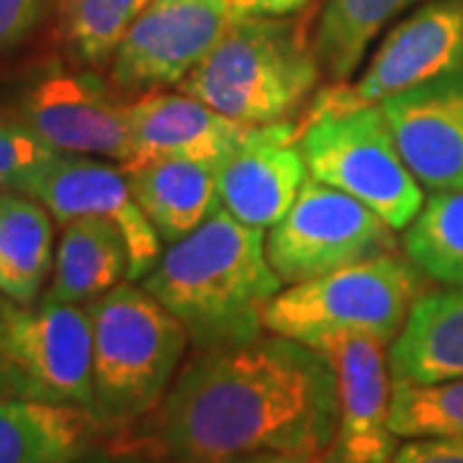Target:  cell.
Listing matches in <instances>:
<instances>
[{
  "label": "cell",
  "mask_w": 463,
  "mask_h": 463,
  "mask_svg": "<svg viewBox=\"0 0 463 463\" xmlns=\"http://www.w3.org/2000/svg\"><path fill=\"white\" fill-rule=\"evenodd\" d=\"M298 149L309 175L358 199L392 227L407 230L425 206L381 106L304 116Z\"/></svg>",
  "instance_id": "obj_6"
},
{
  "label": "cell",
  "mask_w": 463,
  "mask_h": 463,
  "mask_svg": "<svg viewBox=\"0 0 463 463\" xmlns=\"http://www.w3.org/2000/svg\"><path fill=\"white\" fill-rule=\"evenodd\" d=\"M24 124L62 155L132 160L129 103L118 100L93 72H50L21 100Z\"/></svg>",
  "instance_id": "obj_12"
},
{
  "label": "cell",
  "mask_w": 463,
  "mask_h": 463,
  "mask_svg": "<svg viewBox=\"0 0 463 463\" xmlns=\"http://www.w3.org/2000/svg\"><path fill=\"white\" fill-rule=\"evenodd\" d=\"M412 3L417 0H327L312 42L327 78L335 83L353 78L368 44Z\"/></svg>",
  "instance_id": "obj_22"
},
{
  "label": "cell",
  "mask_w": 463,
  "mask_h": 463,
  "mask_svg": "<svg viewBox=\"0 0 463 463\" xmlns=\"http://www.w3.org/2000/svg\"><path fill=\"white\" fill-rule=\"evenodd\" d=\"M319 60L288 16L234 18L216 47L181 83L183 93L245 124L286 121L312 99Z\"/></svg>",
  "instance_id": "obj_4"
},
{
  "label": "cell",
  "mask_w": 463,
  "mask_h": 463,
  "mask_svg": "<svg viewBox=\"0 0 463 463\" xmlns=\"http://www.w3.org/2000/svg\"><path fill=\"white\" fill-rule=\"evenodd\" d=\"M402 242L428 279L463 288V191L432 194Z\"/></svg>",
  "instance_id": "obj_23"
},
{
  "label": "cell",
  "mask_w": 463,
  "mask_h": 463,
  "mask_svg": "<svg viewBox=\"0 0 463 463\" xmlns=\"http://www.w3.org/2000/svg\"><path fill=\"white\" fill-rule=\"evenodd\" d=\"M149 3L152 0H62L60 21L72 54L88 65L111 60Z\"/></svg>",
  "instance_id": "obj_25"
},
{
  "label": "cell",
  "mask_w": 463,
  "mask_h": 463,
  "mask_svg": "<svg viewBox=\"0 0 463 463\" xmlns=\"http://www.w3.org/2000/svg\"><path fill=\"white\" fill-rule=\"evenodd\" d=\"M75 463H163V461L152 458V456L142 453V450H137V448L114 443V446H109V448L93 446Z\"/></svg>",
  "instance_id": "obj_30"
},
{
  "label": "cell",
  "mask_w": 463,
  "mask_h": 463,
  "mask_svg": "<svg viewBox=\"0 0 463 463\" xmlns=\"http://www.w3.org/2000/svg\"><path fill=\"white\" fill-rule=\"evenodd\" d=\"M297 139L298 124L288 118L252 124L214 163L222 209L237 222L260 230L281 222L309 178Z\"/></svg>",
  "instance_id": "obj_14"
},
{
  "label": "cell",
  "mask_w": 463,
  "mask_h": 463,
  "mask_svg": "<svg viewBox=\"0 0 463 463\" xmlns=\"http://www.w3.org/2000/svg\"><path fill=\"white\" fill-rule=\"evenodd\" d=\"M389 425L399 440L463 438V376L394 383Z\"/></svg>",
  "instance_id": "obj_24"
},
{
  "label": "cell",
  "mask_w": 463,
  "mask_h": 463,
  "mask_svg": "<svg viewBox=\"0 0 463 463\" xmlns=\"http://www.w3.org/2000/svg\"><path fill=\"white\" fill-rule=\"evenodd\" d=\"M394 232L358 199L309 175L291 209L270 227L265 252L291 286L394 252Z\"/></svg>",
  "instance_id": "obj_8"
},
{
  "label": "cell",
  "mask_w": 463,
  "mask_h": 463,
  "mask_svg": "<svg viewBox=\"0 0 463 463\" xmlns=\"http://www.w3.org/2000/svg\"><path fill=\"white\" fill-rule=\"evenodd\" d=\"M54 268V230L44 203L0 191V297L29 307Z\"/></svg>",
  "instance_id": "obj_21"
},
{
  "label": "cell",
  "mask_w": 463,
  "mask_h": 463,
  "mask_svg": "<svg viewBox=\"0 0 463 463\" xmlns=\"http://www.w3.org/2000/svg\"><path fill=\"white\" fill-rule=\"evenodd\" d=\"M142 281L181 319L196 350L260 337L265 309L283 288L265 252V230L237 222L224 209L167 245Z\"/></svg>",
  "instance_id": "obj_2"
},
{
  "label": "cell",
  "mask_w": 463,
  "mask_h": 463,
  "mask_svg": "<svg viewBox=\"0 0 463 463\" xmlns=\"http://www.w3.org/2000/svg\"><path fill=\"white\" fill-rule=\"evenodd\" d=\"M414 178L440 191H463V67L379 103Z\"/></svg>",
  "instance_id": "obj_15"
},
{
  "label": "cell",
  "mask_w": 463,
  "mask_h": 463,
  "mask_svg": "<svg viewBox=\"0 0 463 463\" xmlns=\"http://www.w3.org/2000/svg\"><path fill=\"white\" fill-rule=\"evenodd\" d=\"M425 294V273L397 252L291 283L265 309V332L319 345L335 335H371L394 343Z\"/></svg>",
  "instance_id": "obj_5"
},
{
  "label": "cell",
  "mask_w": 463,
  "mask_h": 463,
  "mask_svg": "<svg viewBox=\"0 0 463 463\" xmlns=\"http://www.w3.org/2000/svg\"><path fill=\"white\" fill-rule=\"evenodd\" d=\"M60 152L24 124L0 116V191H24V185Z\"/></svg>",
  "instance_id": "obj_26"
},
{
  "label": "cell",
  "mask_w": 463,
  "mask_h": 463,
  "mask_svg": "<svg viewBox=\"0 0 463 463\" xmlns=\"http://www.w3.org/2000/svg\"><path fill=\"white\" fill-rule=\"evenodd\" d=\"M232 0H152L111 57L118 88L181 85L232 26Z\"/></svg>",
  "instance_id": "obj_10"
},
{
  "label": "cell",
  "mask_w": 463,
  "mask_h": 463,
  "mask_svg": "<svg viewBox=\"0 0 463 463\" xmlns=\"http://www.w3.org/2000/svg\"><path fill=\"white\" fill-rule=\"evenodd\" d=\"M312 0H232L234 18L248 16H294Z\"/></svg>",
  "instance_id": "obj_29"
},
{
  "label": "cell",
  "mask_w": 463,
  "mask_h": 463,
  "mask_svg": "<svg viewBox=\"0 0 463 463\" xmlns=\"http://www.w3.org/2000/svg\"><path fill=\"white\" fill-rule=\"evenodd\" d=\"M21 194L47 206L60 224L96 216L111 222L129 248V281L145 279L163 255V240L137 203L127 170L83 155H57Z\"/></svg>",
  "instance_id": "obj_11"
},
{
  "label": "cell",
  "mask_w": 463,
  "mask_h": 463,
  "mask_svg": "<svg viewBox=\"0 0 463 463\" xmlns=\"http://www.w3.org/2000/svg\"><path fill=\"white\" fill-rule=\"evenodd\" d=\"M337 420L330 358L270 332L199 350L121 446L163 463H222L260 450L330 453Z\"/></svg>",
  "instance_id": "obj_1"
},
{
  "label": "cell",
  "mask_w": 463,
  "mask_h": 463,
  "mask_svg": "<svg viewBox=\"0 0 463 463\" xmlns=\"http://www.w3.org/2000/svg\"><path fill=\"white\" fill-rule=\"evenodd\" d=\"M222 463H332L330 453H294V450H260Z\"/></svg>",
  "instance_id": "obj_31"
},
{
  "label": "cell",
  "mask_w": 463,
  "mask_h": 463,
  "mask_svg": "<svg viewBox=\"0 0 463 463\" xmlns=\"http://www.w3.org/2000/svg\"><path fill=\"white\" fill-rule=\"evenodd\" d=\"M62 227L44 298L83 307L129 279V248L111 222L83 216Z\"/></svg>",
  "instance_id": "obj_20"
},
{
  "label": "cell",
  "mask_w": 463,
  "mask_h": 463,
  "mask_svg": "<svg viewBox=\"0 0 463 463\" xmlns=\"http://www.w3.org/2000/svg\"><path fill=\"white\" fill-rule=\"evenodd\" d=\"M93 325V407L103 430L145 420L183 368L191 337L142 286L118 283L88 304Z\"/></svg>",
  "instance_id": "obj_3"
},
{
  "label": "cell",
  "mask_w": 463,
  "mask_h": 463,
  "mask_svg": "<svg viewBox=\"0 0 463 463\" xmlns=\"http://www.w3.org/2000/svg\"><path fill=\"white\" fill-rule=\"evenodd\" d=\"M458 67H463V0H430L386 33L355 83L330 85L304 116L379 106L389 96Z\"/></svg>",
  "instance_id": "obj_9"
},
{
  "label": "cell",
  "mask_w": 463,
  "mask_h": 463,
  "mask_svg": "<svg viewBox=\"0 0 463 463\" xmlns=\"http://www.w3.org/2000/svg\"><path fill=\"white\" fill-rule=\"evenodd\" d=\"M42 14V0H0V50L14 47L32 32Z\"/></svg>",
  "instance_id": "obj_28"
},
{
  "label": "cell",
  "mask_w": 463,
  "mask_h": 463,
  "mask_svg": "<svg viewBox=\"0 0 463 463\" xmlns=\"http://www.w3.org/2000/svg\"><path fill=\"white\" fill-rule=\"evenodd\" d=\"M129 127L132 160L127 173L173 157L216 163L252 124L219 114L188 93L147 90L129 103Z\"/></svg>",
  "instance_id": "obj_16"
},
{
  "label": "cell",
  "mask_w": 463,
  "mask_h": 463,
  "mask_svg": "<svg viewBox=\"0 0 463 463\" xmlns=\"http://www.w3.org/2000/svg\"><path fill=\"white\" fill-rule=\"evenodd\" d=\"M392 383L463 376V288L422 294L389 345Z\"/></svg>",
  "instance_id": "obj_17"
},
{
  "label": "cell",
  "mask_w": 463,
  "mask_h": 463,
  "mask_svg": "<svg viewBox=\"0 0 463 463\" xmlns=\"http://www.w3.org/2000/svg\"><path fill=\"white\" fill-rule=\"evenodd\" d=\"M0 322H3V297H0Z\"/></svg>",
  "instance_id": "obj_32"
},
{
  "label": "cell",
  "mask_w": 463,
  "mask_h": 463,
  "mask_svg": "<svg viewBox=\"0 0 463 463\" xmlns=\"http://www.w3.org/2000/svg\"><path fill=\"white\" fill-rule=\"evenodd\" d=\"M386 463H463V438H412Z\"/></svg>",
  "instance_id": "obj_27"
},
{
  "label": "cell",
  "mask_w": 463,
  "mask_h": 463,
  "mask_svg": "<svg viewBox=\"0 0 463 463\" xmlns=\"http://www.w3.org/2000/svg\"><path fill=\"white\" fill-rule=\"evenodd\" d=\"M0 397L93 407V325L88 307L3 297Z\"/></svg>",
  "instance_id": "obj_7"
},
{
  "label": "cell",
  "mask_w": 463,
  "mask_h": 463,
  "mask_svg": "<svg viewBox=\"0 0 463 463\" xmlns=\"http://www.w3.org/2000/svg\"><path fill=\"white\" fill-rule=\"evenodd\" d=\"M127 175L134 199L165 245L188 237L222 209L214 163L173 157L129 170Z\"/></svg>",
  "instance_id": "obj_18"
},
{
  "label": "cell",
  "mask_w": 463,
  "mask_h": 463,
  "mask_svg": "<svg viewBox=\"0 0 463 463\" xmlns=\"http://www.w3.org/2000/svg\"><path fill=\"white\" fill-rule=\"evenodd\" d=\"M315 347L330 358L340 392V420L330 461L386 463L399 448V438L389 425L394 386L389 343L371 335H335Z\"/></svg>",
  "instance_id": "obj_13"
},
{
  "label": "cell",
  "mask_w": 463,
  "mask_h": 463,
  "mask_svg": "<svg viewBox=\"0 0 463 463\" xmlns=\"http://www.w3.org/2000/svg\"><path fill=\"white\" fill-rule=\"evenodd\" d=\"M100 432L80 407L0 397V463H75Z\"/></svg>",
  "instance_id": "obj_19"
}]
</instances>
